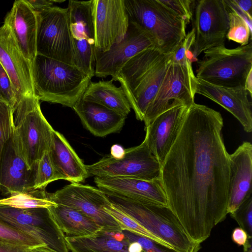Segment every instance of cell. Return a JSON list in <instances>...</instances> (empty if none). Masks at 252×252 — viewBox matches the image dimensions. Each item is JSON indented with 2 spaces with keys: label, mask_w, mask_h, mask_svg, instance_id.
I'll use <instances>...</instances> for the list:
<instances>
[{
  "label": "cell",
  "mask_w": 252,
  "mask_h": 252,
  "mask_svg": "<svg viewBox=\"0 0 252 252\" xmlns=\"http://www.w3.org/2000/svg\"><path fill=\"white\" fill-rule=\"evenodd\" d=\"M223 127L219 112L194 102L161 166L168 206L199 244L227 214L230 160Z\"/></svg>",
  "instance_id": "6da1fadb"
},
{
  "label": "cell",
  "mask_w": 252,
  "mask_h": 252,
  "mask_svg": "<svg viewBox=\"0 0 252 252\" xmlns=\"http://www.w3.org/2000/svg\"><path fill=\"white\" fill-rule=\"evenodd\" d=\"M170 63L171 54L153 47L130 58L118 73L114 81L121 84L137 120L143 121Z\"/></svg>",
  "instance_id": "7a4b0ae2"
},
{
  "label": "cell",
  "mask_w": 252,
  "mask_h": 252,
  "mask_svg": "<svg viewBox=\"0 0 252 252\" xmlns=\"http://www.w3.org/2000/svg\"><path fill=\"white\" fill-rule=\"evenodd\" d=\"M34 94L38 99L73 108L91 79L76 66L37 54L31 64Z\"/></svg>",
  "instance_id": "3957f363"
},
{
  "label": "cell",
  "mask_w": 252,
  "mask_h": 252,
  "mask_svg": "<svg viewBox=\"0 0 252 252\" xmlns=\"http://www.w3.org/2000/svg\"><path fill=\"white\" fill-rule=\"evenodd\" d=\"M116 208L134 219L153 235L179 252H198L201 244L187 234L168 206L104 192Z\"/></svg>",
  "instance_id": "277c9868"
},
{
  "label": "cell",
  "mask_w": 252,
  "mask_h": 252,
  "mask_svg": "<svg viewBox=\"0 0 252 252\" xmlns=\"http://www.w3.org/2000/svg\"><path fill=\"white\" fill-rule=\"evenodd\" d=\"M124 3L129 21L148 31L163 53H172L185 37V19L159 0H124Z\"/></svg>",
  "instance_id": "5b68a950"
},
{
  "label": "cell",
  "mask_w": 252,
  "mask_h": 252,
  "mask_svg": "<svg viewBox=\"0 0 252 252\" xmlns=\"http://www.w3.org/2000/svg\"><path fill=\"white\" fill-rule=\"evenodd\" d=\"M13 123L19 145L28 167L35 168L50 150L54 129L42 113L34 95L23 96L13 110Z\"/></svg>",
  "instance_id": "8992f818"
},
{
  "label": "cell",
  "mask_w": 252,
  "mask_h": 252,
  "mask_svg": "<svg viewBox=\"0 0 252 252\" xmlns=\"http://www.w3.org/2000/svg\"><path fill=\"white\" fill-rule=\"evenodd\" d=\"M197 62L196 78L224 87H244L252 70V44L233 49L224 44L205 51Z\"/></svg>",
  "instance_id": "52a82bcc"
},
{
  "label": "cell",
  "mask_w": 252,
  "mask_h": 252,
  "mask_svg": "<svg viewBox=\"0 0 252 252\" xmlns=\"http://www.w3.org/2000/svg\"><path fill=\"white\" fill-rule=\"evenodd\" d=\"M35 13L36 55L73 65V38L67 8L53 5Z\"/></svg>",
  "instance_id": "ba28073f"
},
{
  "label": "cell",
  "mask_w": 252,
  "mask_h": 252,
  "mask_svg": "<svg viewBox=\"0 0 252 252\" xmlns=\"http://www.w3.org/2000/svg\"><path fill=\"white\" fill-rule=\"evenodd\" d=\"M0 220L37 239L54 252H69L65 235L48 208L19 209L0 204Z\"/></svg>",
  "instance_id": "9c48e42d"
},
{
  "label": "cell",
  "mask_w": 252,
  "mask_h": 252,
  "mask_svg": "<svg viewBox=\"0 0 252 252\" xmlns=\"http://www.w3.org/2000/svg\"><path fill=\"white\" fill-rule=\"evenodd\" d=\"M88 176L128 177L152 180L160 177L161 166L151 153L146 140L139 145L126 149L123 158L107 155L98 161L85 165Z\"/></svg>",
  "instance_id": "30bf717a"
},
{
  "label": "cell",
  "mask_w": 252,
  "mask_h": 252,
  "mask_svg": "<svg viewBox=\"0 0 252 252\" xmlns=\"http://www.w3.org/2000/svg\"><path fill=\"white\" fill-rule=\"evenodd\" d=\"M196 76L192 65L170 63L161 84L144 115L145 127L158 115L179 105L189 107L194 103Z\"/></svg>",
  "instance_id": "8fae6325"
},
{
  "label": "cell",
  "mask_w": 252,
  "mask_h": 252,
  "mask_svg": "<svg viewBox=\"0 0 252 252\" xmlns=\"http://www.w3.org/2000/svg\"><path fill=\"white\" fill-rule=\"evenodd\" d=\"M48 197L57 205L70 207L83 213L96 222L103 230H122L117 221L104 210V206L109 200L98 188L73 183L54 193H48Z\"/></svg>",
  "instance_id": "7c38bea8"
},
{
  "label": "cell",
  "mask_w": 252,
  "mask_h": 252,
  "mask_svg": "<svg viewBox=\"0 0 252 252\" xmlns=\"http://www.w3.org/2000/svg\"><path fill=\"white\" fill-rule=\"evenodd\" d=\"M228 11L224 0H200L194 10L193 56L224 44L229 29Z\"/></svg>",
  "instance_id": "4fadbf2b"
},
{
  "label": "cell",
  "mask_w": 252,
  "mask_h": 252,
  "mask_svg": "<svg viewBox=\"0 0 252 252\" xmlns=\"http://www.w3.org/2000/svg\"><path fill=\"white\" fill-rule=\"evenodd\" d=\"M153 47L157 48L153 36L140 26L129 21L127 32L120 42L105 52L94 49V75L100 78L111 76L114 81L120 70L130 58Z\"/></svg>",
  "instance_id": "5bb4252c"
},
{
  "label": "cell",
  "mask_w": 252,
  "mask_h": 252,
  "mask_svg": "<svg viewBox=\"0 0 252 252\" xmlns=\"http://www.w3.org/2000/svg\"><path fill=\"white\" fill-rule=\"evenodd\" d=\"M94 49L105 52L120 42L129 20L124 0H93Z\"/></svg>",
  "instance_id": "9a60e30c"
},
{
  "label": "cell",
  "mask_w": 252,
  "mask_h": 252,
  "mask_svg": "<svg viewBox=\"0 0 252 252\" xmlns=\"http://www.w3.org/2000/svg\"><path fill=\"white\" fill-rule=\"evenodd\" d=\"M36 167L32 169L28 167L22 156L14 127L4 146L0 161V189L2 192L10 195L36 190L33 188Z\"/></svg>",
  "instance_id": "2e32d148"
},
{
  "label": "cell",
  "mask_w": 252,
  "mask_h": 252,
  "mask_svg": "<svg viewBox=\"0 0 252 252\" xmlns=\"http://www.w3.org/2000/svg\"><path fill=\"white\" fill-rule=\"evenodd\" d=\"M0 63L9 77L19 100L34 91L31 63L19 49L8 26L0 27Z\"/></svg>",
  "instance_id": "e0dca14e"
},
{
  "label": "cell",
  "mask_w": 252,
  "mask_h": 252,
  "mask_svg": "<svg viewBox=\"0 0 252 252\" xmlns=\"http://www.w3.org/2000/svg\"><path fill=\"white\" fill-rule=\"evenodd\" d=\"M189 108L185 105L171 108L145 127V139L160 166L178 136Z\"/></svg>",
  "instance_id": "ac0fdd59"
},
{
  "label": "cell",
  "mask_w": 252,
  "mask_h": 252,
  "mask_svg": "<svg viewBox=\"0 0 252 252\" xmlns=\"http://www.w3.org/2000/svg\"><path fill=\"white\" fill-rule=\"evenodd\" d=\"M94 182L103 192L168 206L160 177L145 180L128 177H95Z\"/></svg>",
  "instance_id": "d6986e66"
},
{
  "label": "cell",
  "mask_w": 252,
  "mask_h": 252,
  "mask_svg": "<svg viewBox=\"0 0 252 252\" xmlns=\"http://www.w3.org/2000/svg\"><path fill=\"white\" fill-rule=\"evenodd\" d=\"M195 92L220 105L238 120L246 132H252V103L244 87H221L196 78Z\"/></svg>",
  "instance_id": "ffe728a7"
},
{
  "label": "cell",
  "mask_w": 252,
  "mask_h": 252,
  "mask_svg": "<svg viewBox=\"0 0 252 252\" xmlns=\"http://www.w3.org/2000/svg\"><path fill=\"white\" fill-rule=\"evenodd\" d=\"M230 176L227 213L232 214L252 195V145L244 141L229 154Z\"/></svg>",
  "instance_id": "44dd1931"
},
{
  "label": "cell",
  "mask_w": 252,
  "mask_h": 252,
  "mask_svg": "<svg viewBox=\"0 0 252 252\" xmlns=\"http://www.w3.org/2000/svg\"><path fill=\"white\" fill-rule=\"evenodd\" d=\"M25 57L31 63L36 55L35 12L26 0H15L4 19Z\"/></svg>",
  "instance_id": "7402d4cb"
},
{
  "label": "cell",
  "mask_w": 252,
  "mask_h": 252,
  "mask_svg": "<svg viewBox=\"0 0 252 252\" xmlns=\"http://www.w3.org/2000/svg\"><path fill=\"white\" fill-rule=\"evenodd\" d=\"M72 109L79 117L84 127L97 137H105L119 132L127 117L82 97Z\"/></svg>",
  "instance_id": "603a6c76"
},
{
  "label": "cell",
  "mask_w": 252,
  "mask_h": 252,
  "mask_svg": "<svg viewBox=\"0 0 252 252\" xmlns=\"http://www.w3.org/2000/svg\"><path fill=\"white\" fill-rule=\"evenodd\" d=\"M66 244L71 252H145L136 242H130L121 231L101 230L87 237L65 236Z\"/></svg>",
  "instance_id": "cb8c5ba5"
},
{
  "label": "cell",
  "mask_w": 252,
  "mask_h": 252,
  "mask_svg": "<svg viewBox=\"0 0 252 252\" xmlns=\"http://www.w3.org/2000/svg\"><path fill=\"white\" fill-rule=\"evenodd\" d=\"M49 152L60 180L80 183L89 177L85 164L64 136L55 130Z\"/></svg>",
  "instance_id": "d4e9b609"
},
{
  "label": "cell",
  "mask_w": 252,
  "mask_h": 252,
  "mask_svg": "<svg viewBox=\"0 0 252 252\" xmlns=\"http://www.w3.org/2000/svg\"><path fill=\"white\" fill-rule=\"evenodd\" d=\"M48 209L66 236L90 237L102 229L90 218L73 208L57 205Z\"/></svg>",
  "instance_id": "484cf974"
},
{
  "label": "cell",
  "mask_w": 252,
  "mask_h": 252,
  "mask_svg": "<svg viewBox=\"0 0 252 252\" xmlns=\"http://www.w3.org/2000/svg\"><path fill=\"white\" fill-rule=\"evenodd\" d=\"M113 81H91L82 98L99 103L120 114L127 116L131 106L121 86L116 87Z\"/></svg>",
  "instance_id": "4316f807"
},
{
  "label": "cell",
  "mask_w": 252,
  "mask_h": 252,
  "mask_svg": "<svg viewBox=\"0 0 252 252\" xmlns=\"http://www.w3.org/2000/svg\"><path fill=\"white\" fill-rule=\"evenodd\" d=\"M67 8L72 38L85 39L94 46L93 0H69Z\"/></svg>",
  "instance_id": "83f0119b"
},
{
  "label": "cell",
  "mask_w": 252,
  "mask_h": 252,
  "mask_svg": "<svg viewBox=\"0 0 252 252\" xmlns=\"http://www.w3.org/2000/svg\"><path fill=\"white\" fill-rule=\"evenodd\" d=\"M0 204L19 209L48 208L57 205L49 199L45 189L13 194L0 199Z\"/></svg>",
  "instance_id": "f1b7e54d"
},
{
  "label": "cell",
  "mask_w": 252,
  "mask_h": 252,
  "mask_svg": "<svg viewBox=\"0 0 252 252\" xmlns=\"http://www.w3.org/2000/svg\"><path fill=\"white\" fill-rule=\"evenodd\" d=\"M74 58L73 65L92 78L95 72L94 46L85 39L73 38Z\"/></svg>",
  "instance_id": "f546056e"
},
{
  "label": "cell",
  "mask_w": 252,
  "mask_h": 252,
  "mask_svg": "<svg viewBox=\"0 0 252 252\" xmlns=\"http://www.w3.org/2000/svg\"><path fill=\"white\" fill-rule=\"evenodd\" d=\"M104 209L117 221L122 230H127L170 247L151 234L134 219L115 207L110 201L104 206Z\"/></svg>",
  "instance_id": "4dcf8cb0"
},
{
  "label": "cell",
  "mask_w": 252,
  "mask_h": 252,
  "mask_svg": "<svg viewBox=\"0 0 252 252\" xmlns=\"http://www.w3.org/2000/svg\"><path fill=\"white\" fill-rule=\"evenodd\" d=\"M0 241L31 248L46 247L43 243L37 239L11 227L1 220H0Z\"/></svg>",
  "instance_id": "1f68e13d"
},
{
  "label": "cell",
  "mask_w": 252,
  "mask_h": 252,
  "mask_svg": "<svg viewBox=\"0 0 252 252\" xmlns=\"http://www.w3.org/2000/svg\"><path fill=\"white\" fill-rule=\"evenodd\" d=\"M60 180L51 160L49 152H46L37 163L33 188L45 189L51 182Z\"/></svg>",
  "instance_id": "d6a6232c"
},
{
  "label": "cell",
  "mask_w": 252,
  "mask_h": 252,
  "mask_svg": "<svg viewBox=\"0 0 252 252\" xmlns=\"http://www.w3.org/2000/svg\"><path fill=\"white\" fill-rule=\"evenodd\" d=\"M229 26L226 38L244 46L249 43L252 31L246 21L236 13L228 11Z\"/></svg>",
  "instance_id": "836d02e7"
},
{
  "label": "cell",
  "mask_w": 252,
  "mask_h": 252,
  "mask_svg": "<svg viewBox=\"0 0 252 252\" xmlns=\"http://www.w3.org/2000/svg\"><path fill=\"white\" fill-rule=\"evenodd\" d=\"M14 128L12 108L7 102L0 99V161L4 146Z\"/></svg>",
  "instance_id": "e575fe53"
},
{
  "label": "cell",
  "mask_w": 252,
  "mask_h": 252,
  "mask_svg": "<svg viewBox=\"0 0 252 252\" xmlns=\"http://www.w3.org/2000/svg\"><path fill=\"white\" fill-rule=\"evenodd\" d=\"M230 216L252 238V195L247 198Z\"/></svg>",
  "instance_id": "d590c367"
},
{
  "label": "cell",
  "mask_w": 252,
  "mask_h": 252,
  "mask_svg": "<svg viewBox=\"0 0 252 252\" xmlns=\"http://www.w3.org/2000/svg\"><path fill=\"white\" fill-rule=\"evenodd\" d=\"M195 40V32L192 29L188 34L174 51L171 53V62L180 65H191L190 59L188 57L189 49Z\"/></svg>",
  "instance_id": "8d00e7d4"
},
{
  "label": "cell",
  "mask_w": 252,
  "mask_h": 252,
  "mask_svg": "<svg viewBox=\"0 0 252 252\" xmlns=\"http://www.w3.org/2000/svg\"><path fill=\"white\" fill-rule=\"evenodd\" d=\"M130 242H136L145 252H179L175 249L149 238L131 232L122 230Z\"/></svg>",
  "instance_id": "74e56055"
},
{
  "label": "cell",
  "mask_w": 252,
  "mask_h": 252,
  "mask_svg": "<svg viewBox=\"0 0 252 252\" xmlns=\"http://www.w3.org/2000/svg\"><path fill=\"white\" fill-rule=\"evenodd\" d=\"M0 99L14 109L20 100L7 73L0 63Z\"/></svg>",
  "instance_id": "f35d334b"
},
{
  "label": "cell",
  "mask_w": 252,
  "mask_h": 252,
  "mask_svg": "<svg viewBox=\"0 0 252 252\" xmlns=\"http://www.w3.org/2000/svg\"><path fill=\"white\" fill-rule=\"evenodd\" d=\"M160 2L186 21L187 24L190 23L193 16L192 3L191 0H159Z\"/></svg>",
  "instance_id": "ab89813d"
},
{
  "label": "cell",
  "mask_w": 252,
  "mask_h": 252,
  "mask_svg": "<svg viewBox=\"0 0 252 252\" xmlns=\"http://www.w3.org/2000/svg\"><path fill=\"white\" fill-rule=\"evenodd\" d=\"M228 11H231L243 18L249 26L250 30L252 31V19L250 18L238 5L233 1V0H224Z\"/></svg>",
  "instance_id": "60d3db41"
},
{
  "label": "cell",
  "mask_w": 252,
  "mask_h": 252,
  "mask_svg": "<svg viewBox=\"0 0 252 252\" xmlns=\"http://www.w3.org/2000/svg\"><path fill=\"white\" fill-rule=\"evenodd\" d=\"M34 248L0 241V252H32Z\"/></svg>",
  "instance_id": "b9f144b4"
},
{
  "label": "cell",
  "mask_w": 252,
  "mask_h": 252,
  "mask_svg": "<svg viewBox=\"0 0 252 252\" xmlns=\"http://www.w3.org/2000/svg\"><path fill=\"white\" fill-rule=\"evenodd\" d=\"M231 238L238 246H244L249 238L246 232L240 227L234 228L232 231Z\"/></svg>",
  "instance_id": "7bdbcfd3"
},
{
  "label": "cell",
  "mask_w": 252,
  "mask_h": 252,
  "mask_svg": "<svg viewBox=\"0 0 252 252\" xmlns=\"http://www.w3.org/2000/svg\"><path fill=\"white\" fill-rule=\"evenodd\" d=\"M30 7L35 11L38 12L53 6V0H26Z\"/></svg>",
  "instance_id": "ee69618b"
},
{
  "label": "cell",
  "mask_w": 252,
  "mask_h": 252,
  "mask_svg": "<svg viewBox=\"0 0 252 252\" xmlns=\"http://www.w3.org/2000/svg\"><path fill=\"white\" fill-rule=\"evenodd\" d=\"M233 1L250 18L252 19V0H233Z\"/></svg>",
  "instance_id": "f6af8a7d"
},
{
  "label": "cell",
  "mask_w": 252,
  "mask_h": 252,
  "mask_svg": "<svg viewBox=\"0 0 252 252\" xmlns=\"http://www.w3.org/2000/svg\"><path fill=\"white\" fill-rule=\"evenodd\" d=\"M125 149L118 144L113 145L110 149V155L115 158H120L123 157Z\"/></svg>",
  "instance_id": "bcb514c9"
},
{
  "label": "cell",
  "mask_w": 252,
  "mask_h": 252,
  "mask_svg": "<svg viewBox=\"0 0 252 252\" xmlns=\"http://www.w3.org/2000/svg\"><path fill=\"white\" fill-rule=\"evenodd\" d=\"M245 90L249 92L250 95L252 94V70L249 73L245 81Z\"/></svg>",
  "instance_id": "7dc6e473"
},
{
  "label": "cell",
  "mask_w": 252,
  "mask_h": 252,
  "mask_svg": "<svg viewBox=\"0 0 252 252\" xmlns=\"http://www.w3.org/2000/svg\"><path fill=\"white\" fill-rule=\"evenodd\" d=\"M243 252H252V238H249L243 246Z\"/></svg>",
  "instance_id": "c3c4849f"
},
{
  "label": "cell",
  "mask_w": 252,
  "mask_h": 252,
  "mask_svg": "<svg viewBox=\"0 0 252 252\" xmlns=\"http://www.w3.org/2000/svg\"><path fill=\"white\" fill-rule=\"evenodd\" d=\"M32 252H54L45 247L35 248L33 249Z\"/></svg>",
  "instance_id": "681fc988"
}]
</instances>
